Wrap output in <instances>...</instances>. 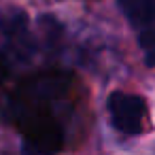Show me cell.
Instances as JSON below:
<instances>
[{"label": "cell", "mask_w": 155, "mask_h": 155, "mask_svg": "<svg viewBox=\"0 0 155 155\" xmlns=\"http://www.w3.org/2000/svg\"><path fill=\"white\" fill-rule=\"evenodd\" d=\"M24 140V155H58L64 147V130L49 106H17L11 108Z\"/></svg>", "instance_id": "cell-1"}, {"label": "cell", "mask_w": 155, "mask_h": 155, "mask_svg": "<svg viewBox=\"0 0 155 155\" xmlns=\"http://www.w3.org/2000/svg\"><path fill=\"white\" fill-rule=\"evenodd\" d=\"M72 77L64 70H47L26 79L11 100L13 106H49L53 100L62 98L70 85Z\"/></svg>", "instance_id": "cell-2"}, {"label": "cell", "mask_w": 155, "mask_h": 155, "mask_svg": "<svg viewBox=\"0 0 155 155\" xmlns=\"http://www.w3.org/2000/svg\"><path fill=\"white\" fill-rule=\"evenodd\" d=\"M110 123L130 136L142 134L149 121V108L142 96L127 94V91H113L106 100Z\"/></svg>", "instance_id": "cell-3"}, {"label": "cell", "mask_w": 155, "mask_h": 155, "mask_svg": "<svg viewBox=\"0 0 155 155\" xmlns=\"http://www.w3.org/2000/svg\"><path fill=\"white\" fill-rule=\"evenodd\" d=\"M121 13L134 28L155 26V0H117Z\"/></svg>", "instance_id": "cell-4"}, {"label": "cell", "mask_w": 155, "mask_h": 155, "mask_svg": "<svg viewBox=\"0 0 155 155\" xmlns=\"http://www.w3.org/2000/svg\"><path fill=\"white\" fill-rule=\"evenodd\" d=\"M26 30H28V19H26L24 11L11 9L0 15V41L17 43L26 36Z\"/></svg>", "instance_id": "cell-5"}, {"label": "cell", "mask_w": 155, "mask_h": 155, "mask_svg": "<svg viewBox=\"0 0 155 155\" xmlns=\"http://www.w3.org/2000/svg\"><path fill=\"white\" fill-rule=\"evenodd\" d=\"M138 43H140V47L144 51V64L155 66V26L142 30L140 36H138Z\"/></svg>", "instance_id": "cell-6"}, {"label": "cell", "mask_w": 155, "mask_h": 155, "mask_svg": "<svg viewBox=\"0 0 155 155\" xmlns=\"http://www.w3.org/2000/svg\"><path fill=\"white\" fill-rule=\"evenodd\" d=\"M7 77H9V60H7V55L0 53V83H2Z\"/></svg>", "instance_id": "cell-7"}]
</instances>
